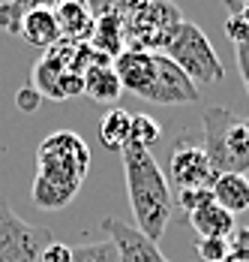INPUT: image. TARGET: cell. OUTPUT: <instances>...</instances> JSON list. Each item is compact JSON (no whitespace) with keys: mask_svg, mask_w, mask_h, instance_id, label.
I'll return each mask as SVG.
<instances>
[{"mask_svg":"<svg viewBox=\"0 0 249 262\" xmlns=\"http://www.w3.org/2000/svg\"><path fill=\"white\" fill-rule=\"evenodd\" d=\"M120 160H123L126 193H129L132 217H135V229L159 244L168 229L171 211H175L171 184L147 148L126 145L120 151Z\"/></svg>","mask_w":249,"mask_h":262,"instance_id":"cell-1","label":"cell"},{"mask_svg":"<svg viewBox=\"0 0 249 262\" xmlns=\"http://www.w3.org/2000/svg\"><path fill=\"white\" fill-rule=\"evenodd\" d=\"M114 73L123 91L159 105L198 103V88L162 52H129L114 57Z\"/></svg>","mask_w":249,"mask_h":262,"instance_id":"cell-2","label":"cell"},{"mask_svg":"<svg viewBox=\"0 0 249 262\" xmlns=\"http://www.w3.org/2000/svg\"><path fill=\"white\" fill-rule=\"evenodd\" d=\"M204 154L219 175H246L249 169V118L210 105L204 108Z\"/></svg>","mask_w":249,"mask_h":262,"instance_id":"cell-3","label":"cell"},{"mask_svg":"<svg viewBox=\"0 0 249 262\" xmlns=\"http://www.w3.org/2000/svg\"><path fill=\"white\" fill-rule=\"evenodd\" d=\"M165 57L175 63L177 70L198 84H216L225 79V67L219 54L213 49V42L207 39V33L195 21H180L165 46Z\"/></svg>","mask_w":249,"mask_h":262,"instance_id":"cell-4","label":"cell"},{"mask_svg":"<svg viewBox=\"0 0 249 262\" xmlns=\"http://www.w3.org/2000/svg\"><path fill=\"white\" fill-rule=\"evenodd\" d=\"M123 15V42L129 52L165 49L175 27L183 21L175 3H117Z\"/></svg>","mask_w":249,"mask_h":262,"instance_id":"cell-5","label":"cell"},{"mask_svg":"<svg viewBox=\"0 0 249 262\" xmlns=\"http://www.w3.org/2000/svg\"><path fill=\"white\" fill-rule=\"evenodd\" d=\"M36 166H39L36 172L84 184V175L90 169V148L84 145V139L78 133L57 130L39 142V148H36Z\"/></svg>","mask_w":249,"mask_h":262,"instance_id":"cell-6","label":"cell"},{"mask_svg":"<svg viewBox=\"0 0 249 262\" xmlns=\"http://www.w3.org/2000/svg\"><path fill=\"white\" fill-rule=\"evenodd\" d=\"M51 241L54 235L45 226L21 220L0 196V262H39Z\"/></svg>","mask_w":249,"mask_h":262,"instance_id":"cell-7","label":"cell"},{"mask_svg":"<svg viewBox=\"0 0 249 262\" xmlns=\"http://www.w3.org/2000/svg\"><path fill=\"white\" fill-rule=\"evenodd\" d=\"M168 184H175V190H213V184L219 178V172L213 169V163L207 160L201 145H177L168 160Z\"/></svg>","mask_w":249,"mask_h":262,"instance_id":"cell-8","label":"cell"},{"mask_svg":"<svg viewBox=\"0 0 249 262\" xmlns=\"http://www.w3.org/2000/svg\"><path fill=\"white\" fill-rule=\"evenodd\" d=\"M102 229L108 232L111 244L117 247L120 262H168L162 256L159 244L150 241L144 232H138L135 226H126V223L114 220V217H105L102 220Z\"/></svg>","mask_w":249,"mask_h":262,"instance_id":"cell-9","label":"cell"},{"mask_svg":"<svg viewBox=\"0 0 249 262\" xmlns=\"http://www.w3.org/2000/svg\"><path fill=\"white\" fill-rule=\"evenodd\" d=\"M96 25H93V36H90V46L102 52L105 57H117L126 52L123 42V15L117 9V3H105V6H90Z\"/></svg>","mask_w":249,"mask_h":262,"instance_id":"cell-10","label":"cell"},{"mask_svg":"<svg viewBox=\"0 0 249 262\" xmlns=\"http://www.w3.org/2000/svg\"><path fill=\"white\" fill-rule=\"evenodd\" d=\"M51 9H54V18H57L60 39H63V42H75V46L90 42L96 18H93V12H90V6H87V3L63 0V3H57V6H51Z\"/></svg>","mask_w":249,"mask_h":262,"instance_id":"cell-11","label":"cell"},{"mask_svg":"<svg viewBox=\"0 0 249 262\" xmlns=\"http://www.w3.org/2000/svg\"><path fill=\"white\" fill-rule=\"evenodd\" d=\"M81 184L66 181V178H57V175H45V172H36L33 178V190H30V199L33 205L42 211H57V208H66L78 196Z\"/></svg>","mask_w":249,"mask_h":262,"instance_id":"cell-12","label":"cell"},{"mask_svg":"<svg viewBox=\"0 0 249 262\" xmlns=\"http://www.w3.org/2000/svg\"><path fill=\"white\" fill-rule=\"evenodd\" d=\"M21 39L48 52L60 42V27H57V18H54V9L51 6H42V3H33L30 12L24 15V27H21Z\"/></svg>","mask_w":249,"mask_h":262,"instance_id":"cell-13","label":"cell"},{"mask_svg":"<svg viewBox=\"0 0 249 262\" xmlns=\"http://www.w3.org/2000/svg\"><path fill=\"white\" fill-rule=\"evenodd\" d=\"M123 94V84L114 73V60H102L96 67H90L84 73V97H90L93 103H102V105H117Z\"/></svg>","mask_w":249,"mask_h":262,"instance_id":"cell-14","label":"cell"},{"mask_svg":"<svg viewBox=\"0 0 249 262\" xmlns=\"http://www.w3.org/2000/svg\"><path fill=\"white\" fill-rule=\"evenodd\" d=\"M213 202L228 214H243L249 208V178L246 175H219L213 184Z\"/></svg>","mask_w":249,"mask_h":262,"instance_id":"cell-15","label":"cell"},{"mask_svg":"<svg viewBox=\"0 0 249 262\" xmlns=\"http://www.w3.org/2000/svg\"><path fill=\"white\" fill-rule=\"evenodd\" d=\"M189 226L195 229L198 238H228L234 232V214H228L216 202H210L189 214Z\"/></svg>","mask_w":249,"mask_h":262,"instance_id":"cell-16","label":"cell"},{"mask_svg":"<svg viewBox=\"0 0 249 262\" xmlns=\"http://www.w3.org/2000/svg\"><path fill=\"white\" fill-rule=\"evenodd\" d=\"M129 136H132V115L126 108H120V105L108 108L105 118L99 121V142L108 151H117L120 154L126 145H129Z\"/></svg>","mask_w":249,"mask_h":262,"instance_id":"cell-17","label":"cell"},{"mask_svg":"<svg viewBox=\"0 0 249 262\" xmlns=\"http://www.w3.org/2000/svg\"><path fill=\"white\" fill-rule=\"evenodd\" d=\"M162 139V127L150 118V115H132V136H129V145H138V148H147L156 145Z\"/></svg>","mask_w":249,"mask_h":262,"instance_id":"cell-18","label":"cell"},{"mask_svg":"<svg viewBox=\"0 0 249 262\" xmlns=\"http://www.w3.org/2000/svg\"><path fill=\"white\" fill-rule=\"evenodd\" d=\"M72 262H120V253L111 241L81 244V247H72Z\"/></svg>","mask_w":249,"mask_h":262,"instance_id":"cell-19","label":"cell"},{"mask_svg":"<svg viewBox=\"0 0 249 262\" xmlns=\"http://www.w3.org/2000/svg\"><path fill=\"white\" fill-rule=\"evenodd\" d=\"M33 3H0V30L9 33V36H21V27H24V15L30 12Z\"/></svg>","mask_w":249,"mask_h":262,"instance_id":"cell-20","label":"cell"},{"mask_svg":"<svg viewBox=\"0 0 249 262\" xmlns=\"http://www.w3.org/2000/svg\"><path fill=\"white\" fill-rule=\"evenodd\" d=\"M201 262H228V238H198Z\"/></svg>","mask_w":249,"mask_h":262,"instance_id":"cell-21","label":"cell"},{"mask_svg":"<svg viewBox=\"0 0 249 262\" xmlns=\"http://www.w3.org/2000/svg\"><path fill=\"white\" fill-rule=\"evenodd\" d=\"M228 259L249 262V226H234V232L228 235Z\"/></svg>","mask_w":249,"mask_h":262,"instance_id":"cell-22","label":"cell"},{"mask_svg":"<svg viewBox=\"0 0 249 262\" xmlns=\"http://www.w3.org/2000/svg\"><path fill=\"white\" fill-rule=\"evenodd\" d=\"M228 9H231V15H228V21H225V33H228V39H231L234 46H243V42H249V25L243 21V15L237 12L234 3H231Z\"/></svg>","mask_w":249,"mask_h":262,"instance_id":"cell-23","label":"cell"},{"mask_svg":"<svg viewBox=\"0 0 249 262\" xmlns=\"http://www.w3.org/2000/svg\"><path fill=\"white\" fill-rule=\"evenodd\" d=\"M177 202H180V208L186 211V214H192V211L210 205L213 193L210 190H177Z\"/></svg>","mask_w":249,"mask_h":262,"instance_id":"cell-24","label":"cell"},{"mask_svg":"<svg viewBox=\"0 0 249 262\" xmlns=\"http://www.w3.org/2000/svg\"><path fill=\"white\" fill-rule=\"evenodd\" d=\"M69 97H84V76L78 73L60 76V100H69Z\"/></svg>","mask_w":249,"mask_h":262,"instance_id":"cell-25","label":"cell"},{"mask_svg":"<svg viewBox=\"0 0 249 262\" xmlns=\"http://www.w3.org/2000/svg\"><path fill=\"white\" fill-rule=\"evenodd\" d=\"M15 105H18L21 112H36V108L42 105V97H39V91H36L33 84H27V88H18V94H15Z\"/></svg>","mask_w":249,"mask_h":262,"instance_id":"cell-26","label":"cell"},{"mask_svg":"<svg viewBox=\"0 0 249 262\" xmlns=\"http://www.w3.org/2000/svg\"><path fill=\"white\" fill-rule=\"evenodd\" d=\"M39 262H72V247H66L60 241H51L48 247L42 250Z\"/></svg>","mask_w":249,"mask_h":262,"instance_id":"cell-27","label":"cell"},{"mask_svg":"<svg viewBox=\"0 0 249 262\" xmlns=\"http://www.w3.org/2000/svg\"><path fill=\"white\" fill-rule=\"evenodd\" d=\"M237 67H240V76H243V84H246L249 94V42L237 46Z\"/></svg>","mask_w":249,"mask_h":262,"instance_id":"cell-28","label":"cell"},{"mask_svg":"<svg viewBox=\"0 0 249 262\" xmlns=\"http://www.w3.org/2000/svg\"><path fill=\"white\" fill-rule=\"evenodd\" d=\"M237 12L243 15V21L249 25V3H237Z\"/></svg>","mask_w":249,"mask_h":262,"instance_id":"cell-29","label":"cell"}]
</instances>
